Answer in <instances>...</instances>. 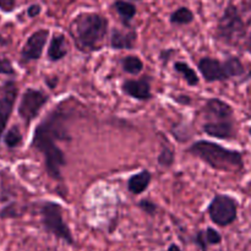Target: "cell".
<instances>
[{"label": "cell", "mask_w": 251, "mask_h": 251, "mask_svg": "<svg viewBox=\"0 0 251 251\" xmlns=\"http://www.w3.org/2000/svg\"><path fill=\"white\" fill-rule=\"evenodd\" d=\"M202 130L208 136L218 140H233L237 137L234 120H218L203 124Z\"/></svg>", "instance_id": "cell-13"}, {"label": "cell", "mask_w": 251, "mask_h": 251, "mask_svg": "<svg viewBox=\"0 0 251 251\" xmlns=\"http://www.w3.org/2000/svg\"><path fill=\"white\" fill-rule=\"evenodd\" d=\"M176 100L178 103H180V104H189L191 102V100L188 96H179V97L176 98Z\"/></svg>", "instance_id": "cell-31"}, {"label": "cell", "mask_w": 251, "mask_h": 251, "mask_svg": "<svg viewBox=\"0 0 251 251\" xmlns=\"http://www.w3.org/2000/svg\"><path fill=\"white\" fill-rule=\"evenodd\" d=\"M198 68L206 82H223L227 81L223 61L211 56H205L199 60Z\"/></svg>", "instance_id": "cell-10"}, {"label": "cell", "mask_w": 251, "mask_h": 251, "mask_svg": "<svg viewBox=\"0 0 251 251\" xmlns=\"http://www.w3.org/2000/svg\"><path fill=\"white\" fill-rule=\"evenodd\" d=\"M114 9L125 25H129V22L136 15V6L125 0H117L114 2Z\"/></svg>", "instance_id": "cell-18"}, {"label": "cell", "mask_w": 251, "mask_h": 251, "mask_svg": "<svg viewBox=\"0 0 251 251\" xmlns=\"http://www.w3.org/2000/svg\"><path fill=\"white\" fill-rule=\"evenodd\" d=\"M203 238H205V243L207 247L220 245L223 240L222 234L212 227H208L206 228V230H203Z\"/></svg>", "instance_id": "cell-23"}, {"label": "cell", "mask_w": 251, "mask_h": 251, "mask_svg": "<svg viewBox=\"0 0 251 251\" xmlns=\"http://www.w3.org/2000/svg\"><path fill=\"white\" fill-rule=\"evenodd\" d=\"M194 243H195L196 247H199V249L201 251H207L208 247L205 243V238H203V230H199L196 233V235L194 237Z\"/></svg>", "instance_id": "cell-28"}, {"label": "cell", "mask_w": 251, "mask_h": 251, "mask_svg": "<svg viewBox=\"0 0 251 251\" xmlns=\"http://www.w3.org/2000/svg\"><path fill=\"white\" fill-rule=\"evenodd\" d=\"M188 153L201 159L212 169L225 173H238L244 169V154L216 142L199 140L188 147Z\"/></svg>", "instance_id": "cell-2"}, {"label": "cell", "mask_w": 251, "mask_h": 251, "mask_svg": "<svg viewBox=\"0 0 251 251\" xmlns=\"http://www.w3.org/2000/svg\"><path fill=\"white\" fill-rule=\"evenodd\" d=\"M223 66H225L226 75H227L228 80L247 75V68H245L244 63H243L239 56H228L226 60H223Z\"/></svg>", "instance_id": "cell-17"}, {"label": "cell", "mask_w": 251, "mask_h": 251, "mask_svg": "<svg viewBox=\"0 0 251 251\" xmlns=\"http://www.w3.org/2000/svg\"><path fill=\"white\" fill-rule=\"evenodd\" d=\"M122 68L130 75H137L144 70V63L136 55H126L122 59Z\"/></svg>", "instance_id": "cell-20"}, {"label": "cell", "mask_w": 251, "mask_h": 251, "mask_svg": "<svg viewBox=\"0 0 251 251\" xmlns=\"http://www.w3.org/2000/svg\"><path fill=\"white\" fill-rule=\"evenodd\" d=\"M0 75L15 76L16 70L12 66V63L7 58H0Z\"/></svg>", "instance_id": "cell-26"}, {"label": "cell", "mask_w": 251, "mask_h": 251, "mask_svg": "<svg viewBox=\"0 0 251 251\" xmlns=\"http://www.w3.org/2000/svg\"><path fill=\"white\" fill-rule=\"evenodd\" d=\"M16 6V0H0V10L2 12L14 11Z\"/></svg>", "instance_id": "cell-29"}, {"label": "cell", "mask_w": 251, "mask_h": 251, "mask_svg": "<svg viewBox=\"0 0 251 251\" xmlns=\"http://www.w3.org/2000/svg\"><path fill=\"white\" fill-rule=\"evenodd\" d=\"M239 202L228 194H216L207 207L210 220L218 227H228L238 220Z\"/></svg>", "instance_id": "cell-6"}, {"label": "cell", "mask_w": 251, "mask_h": 251, "mask_svg": "<svg viewBox=\"0 0 251 251\" xmlns=\"http://www.w3.org/2000/svg\"><path fill=\"white\" fill-rule=\"evenodd\" d=\"M174 159H176V157H174V152L172 151L169 147L164 146L163 149H162V151H161V153H159L158 159H157V161H158L159 166L169 168V167L173 166Z\"/></svg>", "instance_id": "cell-24"}, {"label": "cell", "mask_w": 251, "mask_h": 251, "mask_svg": "<svg viewBox=\"0 0 251 251\" xmlns=\"http://www.w3.org/2000/svg\"><path fill=\"white\" fill-rule=\"evenodd\" d=\"M7 44H9V41H7L4 36H1V34H0V48H1V47L7 46Z\"/></svg>", "instance_id": "cell-32"}, {"label": "cell", "mask_w": 251, "mask_h": 251, "mask_svg": "<svg viewBox=\"0 0 251 251\" xmlns=\"http://www.w3.org/2000/svg\"><path fill=\"white\" fill-rule=\"evenodd\" d=\"M108 32V20L96 12H82L73 20L70 34L78 50L92 53L102 47Z\"/></svg>", "instance_id": "cell-3"}, {"label": "cell", "mask_w": 251, "mask_h": 251, "mask_svg": "<svg viewBox=\"0 0 251 251\" xmlns=\"http://www.w3.org/2000/svg\"><path fill=\"white\" fill-rule=\"evenodd\" d=\"M17 92H19V88L15 81H6L0 88V140L4 135L10 117L14 112Z\"/></svg>", "instance_id": "cell-8"}, {"label": "cell", "mask_w": 251, "mask_h": 251, "mask_svg": "<svg viewBox=\"0 0 251 251\" xmlns=\"http://www.w3.org/2000/svg\"><path fill=\"white\" fill-rule=\"evenodd\" d=\"M194 21V14L189 7H179L171 15V24L189 25Z\"/></svg>", "instance_id": "cell-21"}, {"label": "cell", "mask_w": 251, "mask_h": 251, "mask_svg": "<svg viewBox=\"0 0 251 251\" xmlns=\"http://www.w3.org/2000/svg\"><path fill=\"white\" fill-rule=\"evenodd\" d=\"M135 1H140V0H135Z\"/></svg>", "instance_id": "cell-36"}, {"label": "cell", "mask_w": 251, "mask_h": 251, "mask_svg": "<svg viewBox=\"0 0 251 251\" xmlns=\"http://www.w3.org/2000/svg\"><path fill=\"white\" fill-rule=\"evenodd\" d=\"M152 180V174L149 171H142L134 174L127 180V190L134 195H140L147 190Z\"/></svg>", "instance_id": "cell-16"}, {"label": "cell", "mask_w": 251, "mask_h": 251, "mask_svg": "<svg viewBox=\"0 0 251 251\" xmlns=\"http://www.w3.org/2000/svg\"><path fill=\"white\" fill-rule=\"evenodd\" d=\"M248 132H249V135H250V137H251V126L249 127V129H248Z\"/></svg>", "instance_id": "cell-35"}, {"label": "cell", "mask_w": 251, "mask_h": 251, "mask_svg": "<svg viewBox=\"0 0 251 251\" xmlns=\"http://www.w3.org/2000/svg\"><path fill=\"white\" fill-rule=\"evenodd\" d=\"M167 251H183V250H181L180 248H179L176 244H171V245H169L168 250H167Z\"/></svg>", "instance_id": "cell-33"}, {"label": "cell", "mask_w": 251, "mask_h": 251, "mask_svg": "<svg viewBox=\"0 0 251 251\" xmlns=\"http://www.w3.org/2000/svg\"><path fill=\"white\" fill-rule=\"evenodd\" d=\"M123 92L137 100H150L153 98L151 92V78L149 76L139 80H126L122 85Z\"/></svg>", "instance_id": "cell-11"}, {"label": "cell", "mask_w": 251, "mask_h": 251, "mask_svg": "<svg viewBox=\"0 0 251 251\" xmlns=\"http://www.w3.org/2000/svg\"><path fill=\"white\" fill-rule=\"evenodd\" d=\"M248 48H249V50H251V31L249 34V39H248Z\"/></svg>", "instance_id": "cell-34"}, {"label": "cell", "mask_w": 251, "mask_h": 251, "mask_svg": "<svg viewBox=\"0 0 251 251\" xmlns=\"http://www.w3.org/2000/svg\"><path fill=\"white\" fill-rule=\"evenodd\" d=\"M137 206H139L140 210H142L145 213H147V215H150V216H154L156 215L157 210H158V207H157L156 203L152 202V201H150V200H147V199H144V200L140 201V202L137 203Z\"/></svg>", "instance_id": "cell-27"}, {"label": "cell", "mask_w": 251, "mask_h": 251, "mask_svg": "<svg viewBox=\"0 0 251 251\" xmlns=\"http://www.w3.org/2000/svg\"><path fill=\"white\" fill-rule=\"evenodd\" d=\"M247 22L242 11L235 4L230 2L223 11L216 27L215 37L227 46H235L247 33Z\"/></svg>", "instance_id": "cell-4"}, {"label": "cell", "mask_w": 251, "mask_h": 251, "mask_svg": "<svg viewBox=\"0 0 251 251\" xmlns=\"http://www.w3.org/2000/svg\"><path fill=\"white\" fill-rule=\"evenodd\" d=\"M203 113L206 114V118L212 119L211 122L233 120V117H234V109L232 105L221 98H210L206 100Z\"/></svg>", "instance_id": "cell-12"}, {"label": "cell", "mask_w": 251, "mask_h": 251, "mask_svg": "<svg viewBox=\"0 0 251 251\" xmlns=\"http://www.w3.org/2000/svg\"><path fill=\"white\" fill-rule=\"evenodd\" d=\"M22 141H24V137L16 125L10 127L4 136V144L6 145L7 149H16L22 144Z\"/></svg>", "instance_id": "cell-22"}, {"label": "cell", "mask_w": 251, "mask_h": 251, "mask_svg": "<svg viewBox=\"0 0 251 251\" xmlns=\"http://www.w3.org/2000/svg\"><path fill=\"white\" fill-rule=\"evenodd\" d=\"M48 100V95H46L43 91L36 90V88H27L25 91L21 100H20L17 112H19V117L24 120L26 126H28L38 117Z\"/></svg>", "instance_id": "cell-7"}, {"label": "cell", "mask_w": 251, "mask_h": 251, "mask_svg": "<svg viewBox=\"0 0 251 251\" xmlns=\"http://www.w3.org/2000/svg\"><path fill=\"white\" fill-rule=\"evenodd\" d=\"M136 32L122 31V29L114 28L110 36V47L113 49H132L136 43Z\"/></svg>", "instance_id": "cell-14"}, {"label": "cell", "mask_w": 251, "mask_h": 251, "mask_svg": "<svg viewBox=\"0 0 251 251\" xmlns=\"http://www.w3.org/2000/svg\"><path fill=\"white\" fill-rule=\"evenodd\" d=\"M49 31L46 28H41L38 31L33 32L31 36L27 38L26 43H25L24 48H22L21 54V63L27 64L31 61L39 60L43 54L44 47H46L47 41H48Z\"/></svg>", "instance_id": "cell-9"}, {"label": "cell", "mask_w": 251, "mask_h": 251, "mask_svg": "<svg viewBox=\"0 0 251 251\" xmlns=\"http://www.w3.org/2000/svg\"><path fill=\"white\" fill-rule=\"evenodd\" d=\"M39 213L42 226L48 234L54 235L56 239L64 240L66 244L75 245L73 233L64 221V210L61 205L54 201H47L42 203Z\"/></svg>", "instance_id": "cell-5"}, {"label": "cell", "mask_w": 251, "mask_h": 251, "mask_svg": "<svg viewBox=\"0 0 251 251\" xmlns=\"http://www.w3.org/2000/svg\"><path fill=\"white\" fill-rule=\"evenodd\" d=\"M68 54V46H66V38L63 33H55L49 43L47 55L48 59L53 63L60 61Z\"/></svg>", "instance_id": "cell-15"}, {"label": "cell", "mask_w": 251, "mask_h": 251, "mask_svg": "<svg viewBox=\"0 0 251 251\" xmlns=\"http://www.w3.org/2000/svg\"><path fill=\"white\" fill-rule=\"evenodd\" d=\"M174 70L178 74H180L186 81L189 86H198L199 85V76L196 71L191 68L189 64L184 63V61H176L174 63Z\"/></svg>", "instance_id": "cell-19"}, {"label": "cell", "mask_w": 251, "mask_h": 251, "mask_svg": "<svg viewBox=\"0 0 251 251\" xmlns=\"http://www.w3.org/2000/svg\"><path fill=\"white\" fill-rule=\"evenodd\" d=\"M22 211L19 210V206L16 203H10L6 205L1 211H0V218L1 220H7V218H17L21 217Z\"/></svg>", "instance_id": "cell-25"}, {"label": "cell", "mask_w": 251, "mask_h": 251, "mask_svg": "<svg viewBox=\"0 0 251 251\" xmlns=\"http://www.w3.org/2000/svg\"><path fill=\"white\" fill-rule=\"evenodd\" d=\"M68 118L69 115L61 112L60 108L53 110L39 123L32 137V147L43 154L47 173L58 181L63 180L61 168L66 166V159L65 153L59 149L56 141L70 140L66 129Z\"/></svg>", "instance_id": "cell-1"}, {"label": "cell", "mask_w": 251, "mask_h": 251, "mask_svg": "<svg viewBox=\"0 0 251 251\" xmlns=\"http://www.w3.org/2000/svg\"><path fill=\"white\" fill-rule=\"evenodd\" d=\"M41 11H42L41 5L33 4V5H31L28 9H27V15H28L29 17H36V16H38L39 14H41Z\"/></svg>", "instance_id": "cell-30"}]
</instances>
